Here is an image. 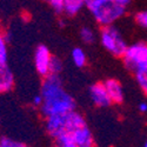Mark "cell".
I'll return each mask as SVG.
<instances>
[{
  "instance_id": "cell-1",
  "label": "cell",
  "mask_w": 147,
  "mask_h": 147,
  "mask_svg": "<svg viewBox=\"0 0 147 147\" xmlns=\"http://www.w3.org/2000/svg\"><path fill=\"white\" fill-rule=\"evenodd\" d=\"M45 128L50 138L60 147H93V133L85 117L73 109L67 113L45 118Z\"/></svg>"
},
{
  "instance_id": "cell-2",
  "label": "cell",
  "mask_w": 147,
  "mask_h": 147,
  "mask_svg": "<svg viewBox=\"0 0 147 147\" xmlns=\"http://www.w3.org/2000/svg\"><path fill=\"white\" fill-rule=\"evenodd\" d=\"M42 79L40 90L42 101L39 111L44 119L76 109V100L64 88L59 74H48Z\"/></svg>"
},
{
  "instance_id": "cell-3",
  "label": "cell",
  "mask_w": 147,
  "mask_h": 147,
  "mask_svg": "<svg viewBox=\"0 0 147 147\" xmlns=\"http://www.w3.org/2000/svg\"><path fill=\"white\" fill-rule=\"evenodd\" d=\"M86 8L100 27L115 25L127 13V7L117 0H86Z\"/></svg>"
},
{
  "instance_id": "cell-4",
  "label": "cell",
  "mask_w": 147,
  "mask_h": 147,
  "mask_svg": "<svg viewBox=\"0 0 147 147\" xmlns=\"http://www.w3.org/2000/svg\"><path fill=\"white\" fill-rule=\"evenodd\" d=\"M98 39L101 46L114 58H121L128 46L125 36L115 25L101 27Z\"/></svg>"
},
{
  "instance_id": "cell-5",
  "label": "cell",
  "mask_w": 147,
  "mask_h": 147,
  "mask_svg": "<svg viewBox=\"0 0 147 147\" xmlns=\"http://www.w3.org/2000/svg\"><path fill=\"white\" fill-rule=\"evenodd\" d=\"M125 67L131 72H138L147 67V42L137 41L127 46L121 57Z\"/></svg>"
},
{
  "instance_id": "cell-6",
  "label": "cell",
  "mask_w": 147,
  "mask_h": 147,
  "mask_svg": "<svg viewBox=\"0 0 147 147\" xmlns=\"http://www.w3.org/2000/svg\"><path fill=\"white\" fill-rule=\"evenodd\" d=\"M53 54L51 53L50 48L45 45H39L34 51V67L36 73L45 78L51 74V63H52Z\"/></svg>"
},
{
  "instance_id": "cell-7",
  "label": "cell",
  "mask_w": 147,
  "mask_h": 147,
  "mask_svg": "<svg viewBox=\"0 0 147 147\" xmlns=\"http://www.w3.org/2000/svg\"><path fill=\"white\" fill-rule=\"evenodd\" d=\"M88 93H90V98L94 106L100 107V108H106L112 105V100L105 88L104 82H95L91 85Z\"/></svg>"
},
{
  "instance_id": "cell-8",
  "label": "cell",
  "mask_w": 147,
  "mask_h": 147,
  "mask_svg": "<svg viewBox=\"0 0 147 147\" xmlns=\"http://www.w3.org/2000/svg\"><path fill=\"white\" fill-rule=\"evenodd\" d=\"M104 85H105V88L111 98L112 100V104H115V105H120L124 102L125 100V91H124V87L119 80L117 79H106L104 81Z\"/></svg>"
},
{
  "instance_id": "cell-9",
  "label": "cell",
  "mask_w": 147,
  "mask_h": 147,
  "mask_svg": "<svg viewBox=\"0 0 147 147\" xmlns=\"http://www.w3.org/2000/svg\"><path fill=\"white\" fill-rule=\"evenodd\" d=\"M14 87V76L7 64L0 65V94L8 93Z\"/></svg>"
},
{
  "instance_id": "cell-10",
  "label": "cell",
  "mask_w": 147,
  "mask_h": 147,
  "mask_svg": "<svg viewBox=\"0 0 147 147\" xmlns=\"http://www.w3.org/2000/svg\"><path fill=\"white\" fill-rule=\"evenodd\" d=\"M86 7V0H63V13L76 17Z\"/></svg>"
},
{
  "instance_id": "cell-11",
  "label": "cell",
  "mask_w": 147,
  "mask_h": 147,
  "mask_svg": "<svg viewBox=\"0 0 147 147\" xmlns=\"http://www.w3.org/2000/svg\"><path fill=\"white\" fill-rule=\"evenodd\" d=\"M71 60L78 68H84L88 63V57L82 47H74L71 52Z\"/></svg>"
},
{
  "instance_id": "cell-12",
  "label": "cell",
  "mask_w": 147,
  "mask_h": 147,
  "mask_svg": "<svg viewBox=\"0 0 147 147\" xmlns=\"http://www.w3.org/2000/svg\"><path fill=\"white\" fill-rule=\"evenodd\" d=\"M80 39L84 44H87V45H91L93 44L96 39H98V35L95 33V31L90 27V26H84L81 27L80 30Z\"/></svg>"
},
{
  "instance_id": "cell-13",
  "label": "cell",
  "mask_w": 147,
  "mask_h": 147,
  "mask_svg": "<svg viewBox=\"0 0 147 147\" xmlns=\"http://www.w3.org/2000/svg\"><path fill=\"white\" fill-rule=\"evenodd\" d=\"M7 35L0 28V65L7 64L8 48H7Z\"/></svg>"
},
{
  "instance_id": "cell-14",
  "label": "cell",
  "mask_w": 147,
  "mask_h": 147,
  "mask_svg": "<svg viewBox=\"0 0 147 147\" xmlns=\"http://www.w3.org/2000/svg\"><path fill=\"white\" fill-rule=\"evenodd\" d=\"M134 74H136V80L139 85V87L147 95V67L136 72Z\"/></svg>"
},
{
  "instance_id": "cell-15",
  "label": "cell",
  "mask_w": 147,
  "mask_h": 147,
  "mask_svg": "<svg viewBox=\"0 0 147 147\" xmlns=\"http://www.w3.org/2000/svg\"><path fill=\"white\" fill-rule=\"evenodd\" d=\"M25 144L18 141L16 139H12L9 137L0 136V147H24Z\"/></svg>"
},
{
  "instance_id": "cell-16",
  "label": "cell",
  "mask_w": 147,
  "mask_h": 147,
  "mask_svg": "<svg viewBox=\"0 0 147 147\" xmlns=\"http://www.w3.org/2000/svg\"><path fill=\"white\" fill-rule=\"evenodd\" d=\"M134 19H136V22L138 24V26L147 32V9L139 11L136 14V18Z\"/></svg>"
},
{
  "instance_id": "cell-17",
  "label": "cell",
  "mask_w": 147,
  "mask_h": 147,
  "mask_svg": "<svg viewBox=\"0 0 147 147\" xmlns=\"http://www.w3.org/2000/svg\"><path fill=\"white\" fill-rule=\"evenodd\" d=\"M61 71H63V61L58 57L53 55L51 63V74H60Z\"/></svg>"
},
{
  "instance_id": "cell-18",
  "label": "cell",
  "mask_w": 147,
  "mask_h": 147,
  "mask_svg": "<svg viewBox=\"0 0 147 147\" xmlns=\"http://www.w3.org/2000/svg\"><path fill=\"white\" fill-rule=\"evenodd\" d=\"M57 13H63V0H45Z\"/></svg>"
},
{
  "instance_id": "cell-19",
  "label": "cell",
  "mask_w": 147,
  "mask_h": 147,
  "mask_svg": "<svg viewBox=\"0 0 147 147\" xmlns=\"http://www.w3.org/2000/svg\"><path fill=\"white\" fill-rule=\"evenodd\" d=\"M41 101H42V99H41V95L40 94H38V95H35L34 98H33V101H32V105L34 106V107H40V105H41Z\"/></svg>"
},
{
  "instance_id": "cell-20",
  "label": "cell",
  "mask_w": 147,
  "mask_h": 147,
  "mask_svg": "<svg viewBox=\"0 0 147 147\" xmlns=\"http://www.w3.org/2000/svg\"><path fill=\"white\" fill-rule=\"evenodd\" d=\"M138 109L140 113H147V102L146 101H141L138 105Z\"/></svg>"
},
{
  "instance_id": "cell-21",
  "label": "cell",
  "mask_w": 147,
  "mask_h": 147,
  "mask_svg": "<svg viewBox=\"0 0 147 147\" xmlns=\"http://www.w3.org/2000/svg\"><path fill=\"white\" fill-rule=\"evenodd\" d=\"M144 146H145V147H147V139L145 140V142H144Z\"/></svg>"
}]
</instances>
